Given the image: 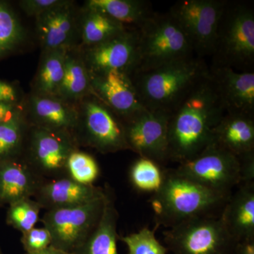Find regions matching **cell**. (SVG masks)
<instances>
[{
  "mask_svg": "<svg viewBox=\"0 0 254 254\" xmlns=\"http://www.w3.org/2000/svg\"><path fill=\"white\" fill-rule=\"evenodd\" d=\"M41 206L32 198H22L9 205L6 222L21 234L36 227L40 220Z\"/></svg>",
  "mask_w": 254,
  "mask_h": 254,
  "instance_id": "obj_30",
  "label": "cell"
},
{
  "mask_svg": "<svg viewBox=\"0 0 254 254\" xmlns=\"http://www.w3.org/2000/svg\"><path fill=\"white\" fill-rule=\"evenodd\" d=\"M232 254H254V240L238 242Z\"/></svg>",
  "mask_w": 254,
  "mask_h": 254,
  "instance_id": "obj_38",
  "label": "cell"
},
{
  "mask_svg": "<svg viewBox=\"0 0 254 254\" xmlns=\"http://www.w3.org/2000/svg\"><path fill=\"white\" fill-rule=\"evenodd\" d=\"M138 33L139 60L136 70L150 69L196 56L190 38L170 12H155Z\"/></svg>",
  "mask_w": 254,
  "mask_h": 254,
  "instance_id": "obj_5",
  "label": "cell"
},
{
  "mask_svg": "<svg viewBox=\"0 0 254 254\" xmlns=\"http://www.w3.org/2000/svg\"><path fill=\"white\" fill-rule=\"evenodd\" d=\"M24 102V101H23ZM23 103L0 102V125H4L24 117V104Z\"/></svg>",
  "mask_w": 254,
  "mask_h": 254,
  "instance_id": "obj_36",
  "label": "cell"
},
{
  "mask_svg": "<svg viewBox=\"0 0 254 254\" xmlns=\"http://www.w3.org/2000/svg\"><path fill=\"white\" fill-rule=\"evenodd\" d=\"M27 38V31L14 8L0 0V62L17 53Z\"/></svg>",
  "mask_w": 254,
  "mask_h": 254,
  "instance_id": "obj_27",
  "label": "cell"
},
{
  "mask_svg": "<svg viewBox=\"0 0 254 254\" xmlns=\"http://www.w3.org/2000/svg\"><path fill=\"white\" fill-rule=\"evenodd\" d=\"M164 172L160 164L139 157L130 168V182L138 191L154 193L163 185Z\"/></svg>",
  "mask_w": 254,
  "mask_h": 254,
  "instance_id": "obj_28",
  "label": "cell"
},
{
  "mask_svg": "<svg viewBox=\"0 0 254 254\" xmlns=\"http://www.w3.org/2000/svg\"><path fill=\"white\" fill-rule=\"evenodd\" d=\"M66 0H20L18 5L26 16L36 18L65 2Z\"/></svg>",
  "mask_w": 254,
  "mask_h": 254,
  "instance_id": "obj_34",
  "label": "cell"
},
{
  "mask_svg": "<svg viewBox=\"0 0 254 254\" xmlns=\"http://www.w3.org/2000/svg\"><path fill=\"white\" fill-rule=\"evenodd\" d=\"M126 28L105 13L84 3L81 7L79 48L96 46Z\"/></svg>",
  "mask_w": 254,
  "mask_h": 254,
  "instance_id": "obj_24",
  "label": "cell"
},
{
  "mask_svg": "<svg viewBox=\"0 0 254 254\" xmlns=\"http://www.w3.org/2000/svg\"><path fill=\"white\" fill-rule=\"evenodd\" d=\"M210 73L226 113L254 116V71L211 66Z\"/></svg>",
  "mask_w": 254,
  "mask_h": 254,
  "instance_id": "obj_17",
  "label": "cell"
},
{
  "mask_svg": "<svg viewBox=\"0 0 254 254\" xmlns=\"http://www.w3.org/2000/svg\"><path fill=\"white\" fill-rule=\"evenodd\" d=\"M79 148L71 133L28 125L21 159L42 180H55L67 177L68 157Z\"/></svg>",
  "mask_w": 254,
  "mask_h": 254,
  "instance_id": "obj_8",
  "label": "cell"
},
{
  "mask_svg": "<svg viewBox=\"0 0 254 254\" xmlns=\"http://www.w3.org/2000/svg\"><path fill=\"white\" fill-rule=\"evenodd\" d=\"M119 213L113 190L106 187L104 210L98 225L73 254H118Z\"/></svg>",
  "mask_w": 254,
  "mask_h": 254,
  "instance_id": "obj_22",
  "label": "cell"
},
{
  "mask_svg": "<svg viewBox=\"0 0 254 254\" xmlns=\"http://www.w3.org/2000/svg\"><path fill=\"white\" fill-rule=\"evenodd\" d=\"M105 195L69 208L47 210L41 219L52 237V247L74 254L98 225L104 210Z\"/></svg>",
  "mask_w": 254,
  "mask_h": 254,
  "instance_id": "obj_9",
  "label": "cell"
},
{
  "mask_svg": "<svg viewBox=\"0 0 254 254\" xmlns=\"http://www.w3.org/2000/svg\"><path fill=\"white\" fill-rule=\"evenodd\" d=\"M213 142L238 158L254 153V116L225 113L214 130Z\"/></svg>",
  "mask_w": 254,
  "mask_h": 254,
  "instance_id": "obj_20",
  "label": "cell"
},
{
  "mask_svg": "<svg viewBox=\"0 0 254 254\" xmlns=\"http://www.w3.org/2000/svg\"><path fill=\"white\" fill-rule=\"evenodd\" d=\"M226 113L210 72L170 113L169 160L194 158L213 141L215 127Z\"/></svg>",
  "mask_w": 254,
  "mask_h": 254,
  "instance_id": "obj_1",
  "label": "cell"
},
{
  "mask_svg": "<svg viewBox=\"0 0 254 254\" xmlns=\"http://www.w3.org/2000/svg\"><path fill=\"white\" fill-rule=\"evenodd\" d=\"M209 72L203 58L193 56L150 69L136 70L130 78L143 108L170 113Z\"/></svg>",
  "mask_w": 254,
  "mask_h": 254,
  "instance_id": "obj_3",
  "label": "cell"
},
{
  "mask_svg": "<svg viewBox=\"0 0 254 254\" xmlns=\"http://www.w3.org/2000/svg\"><path fill=\"white\" fill-rule=\"evenodd\" d=\"M173 254H232L237 242L219 215L196 217L163 232Z\"/></svg>",
  "mask_w": 254,
  "mask_h": 254,
  "instance_id": "obj_7",
  "label": "cell"
},
{
  "mask_svg": "<svg viewBox=\"0 0 254 254\" xmlns=\"http://www.w3.org/2000/svg\"><path fill=\"white\" fill-rule=\"evenodd\" d=\"M90 73L92 93L125 121L145 109L126 73L110 71Z\"/></svg>",
  "mask_w": 254,
  "mask_h": 254,
  "instance_id": "obj_15",
  "label": "cell"
},
{
  "mask_svg": "<svg viewBox=\"0 0 254 254\" xmlns=\"http://www.w3.org/2000/svg\"><path fill=\"white\" fill-rule=\"evenodd\" d=\"M170 113L142 110L123 121L128 150L160 165L169 160Z\"/></svg>",
  "mask_w": 254,
  "mask_h": 254,
  "instance_id": "obj_12",
  "label": "cell"
},
{
  "mask_svg": "<svg viewBox=\"0 0 254 254\" xmlns=\"http://www.w3.org/2000/svg\"><path fill=\"white\" fill-rule=\"evenodd\" d=\"M76 105L77 123L73 135L79 148H93L102 154L128 150L123 120L108 105L94 95Z\"/></svg>",
  "mask_w": 254,
  "mask_h": 254,
  "instance_id": "obj_6",
  "label": "cell"
},
{
  "mask_svg": "<svg viewBox=\"0 0 254 254\" xmlns=\"http://www.w3.org/2000/svg\"><path fill=\"white\" fill-rule=\"evenodd\" d=\"M81 7L74 1L64 4L35 18V32L42 50L79 48Z\"/></svg>",
  "mask_w": 254,
  "mask_h": 254,
  "instance_id": "obj_14",
  "label": "cell"
},
{
  "mask_svg": "<svg viewBox=\"0 0 254 254\" xmlns=\"http://www.w3.org/2000/svg\"><path fill=\"white\" fill-rule=\"evenodd\" d=\"M21 235V242L26 254L36 253L51 247V235L45 227H35Z\"/></svg>",
  "mask_w": 254,
  "mask_h": 254,
  "instance_id": "obj_33",
  "label": "cell"
},
{
  "mask_svg": "<svg viewBox=\"0 0 254 254\" xmlns=\"http://www.w3.org/2000/svg\"><path fill=\"white\" fill-rule=\"evenodd\" d=\"M220 218L237 243L254 240V182L239 185L224 205Z\"/></svg>",
  "mask_w": 254,
  "mask_h": 254,
  "instance_id": "obj_19",
  "label": "cell"
},
{
  "mask_svg": "<svg viewBox=\"0 0 254 254\" xmlns=\"http://www.w3.org/2000/svg\"><path fill=\"white\" fill-rule=\"evenodd\" d=\"M158 226L153 229L145 227L137 232L120 237L127 246L128 254H167L169 251L155 237Z\"/></svg>",
  "mask_w": 254,
  "mask_h": 254,
  "instance_id": "obj_32",
  "label": "cell"
},
{
  "mask_svg": "<svg viewBox=\"0 0 254 254\" xmlns=\"http://www.w3.org/2000/svg\"><path fill=\"white\" fill-rule=\"evenodd\" d=\"M212 66L254 71V11L251 5L227 1L220 18Z\"/></svg>",
  "mask_w": 254,
  "mask_h": 254,
  "instance_id": "obj_4",
  "label": "cell"
},
{
  "mask_svg": "<svg viewBox=\"0 0 254 254\" xmlns=\"http://www.w3.org/2000/svg\"><path fill=\"white\" fill-rule=\"evenodd\" d=\"M239 159L241 163V184L254 182V153Z\"/></svg>",
  "mask_w": 254,
  "mask_h": 254,
  "instance_id": "obj_37",
  "label": "cell"
},
{
  "mask_svg": "<svg viewBox=\"0 0 254 254\" xmlns=\"http://www.w3.org/2000/svg\"><path fill=\"white\" fill-rule=\"evenodd\" d=\"M226 0H181L169 12L181 25L191 42L195 54L212 56Z\"/></svg>",
  "mask_w": 254,
  "mask_h": 254,
  "instance_id": "obj_11",
  "label": "cell"
},
{
  "mask_svg": "<svg viewBox=\"0 0 254 254\" xmlns=\"http://www.w3.org/2000/svg\"><path fill=\"white\" fill-rule=\"evenodd\" d=\"M28 127L24 117L0 125V161L21 158Z\"/></svg>",
  "mask_w": 254,
  "mask_h": 254,
  "instance_id": "obj_29",
  "label": "cell"
},
{
  "mask_svg": "<svg viewBox=\"0 0 254 254\" xmlns=\"http://www.w3.org/2000/svg\"><path fill=\"white\" fill-rule=\"evenodd\" d=\"M23 104L24 118L29 126L73 134L77 123L76 105L57 96L32 93L26 95Z\"/></svg>",
  "mask_w": 254,
  "mask_h": 254,
  "instance_id": "obj_16",
  "label": "cell"
},
{
  "mask_svg": "<svg viewBox=\"0 0 254 254\" xmlns=\"http://www.w3.org/2000/svg\"><path fill=\"white\" fill-rule=\"evenodd\" d=\"M80 50L89 72L118 71L130 76L139 60L138 30L126 28L100 44Z\"/></svg>",
  "mask_w": 254,
  "mask_h": 254,
  "instance_id": "obj_13",
  "label": "cell"
},
{
  "mask_svg": "<svg viewBox=\"0 0 254 254\" xmlns=\"http://www.w3.org/2000/svg\"><path fill=\"white\" fill-rule=\"evenodd\" d=\"M175 170L202 186L227 194H231L242 180L240 159L213 141L194 158L179 163Z\"/></svg>",
  "mask_w": 254,
  "mask_h": 254,
  "instance_id": "obj_10",
  "label": "cell"
},
{
  "mask_svg": "<svg viewBox=\"0 0 254 254\" xmlns=\"http://www.w3.org/2000/svg\"><path fill=\"white\" fill-rule=\"evenodd\" d=\"M66 50H42L30 93L46 96L58 95L64 73Z\"/></svg>",
  "mask_w": 254,
  "mask_h": 254,
  "instance_id": "obj_25",
  "label": "cell"
},
{
  "mask_svg": "<svg viewBox=\"0 0 254 254\" xmlns=\"http://www.w3.org/2000/svg\"><path fill=\"white\" fill-rule=\"evenodd\" d=\"M231 194L202 186L175 169H165L163 185L149 201L156 226L168 229L196 217L219 215Z\"/></svg>",
  "mask_w": 254,
  "mask_h": 254,
  "instance_id": "obj_2",
  "label": "cell"
},
{
  "mask_svg": "<svg viewBox=\"0 0 254 254\" xmlns=\"http://www.w3.org/2000/svg\"><path fill=\"white\" fill-rule=\"evenodd\" d=\"M93 95L90 73L79 48L66 50L64 73L57 97L76 105Z\"/></svg>",
  "mask_w": 254,
  "mask_h": 254,
  "instance_id": "obj_23",
  "label": "cell"
},
{
  "mask_svg": "<svg viewBox=\"0 0 254 254\" xmlns=\"http://www.w3.org/2000/svg\"><path fill=\"white\" fill-rule=\"evenodd\" d=\"M26 95L16 82L0 79V102L23 103Z\"/></svg>",
  "mask_w": 254,
  "mask_h": 254,
  "instance_id": "obj_35",
  "label": "cell"
},
{
  "mask_svg": "<svg viewBox=\"0 0 254 254\" xmlns=\"http://www.w3.org/2000/svg\"><path fill=\"white\" fill-rule=\"evenodd\" d=\"M25 254H73L67 253V252H63V251L58 250L53 247H48L46 250L41 251V252H36V253Z\"/></svg>",
  "mask_w": 254,
  "mask_h": 254,
  "instance_id": "obj_39",
  "label": "cell"
},
{
  "mask_svg": "<svg viewBox=\"0 0 254 254\" xmlns=\"http://www.w3.org/2000/svg\"><path fill=\"white\" fill-rule=\"evenodd\" d=\"M0 254H4L2 252V250H1V247H0Z\"/></svg>",
  "mask_w": 254,
  "mask_h": 254,
  "instance_id": "obj_41",
  "label": "cell"
},
{
  "mask_svg": "<svg viewBox=\"0 0 254 254\" xmlns=\"http://www.w3.org/2000/svg\"><path fill=\"white\" fill-rule=\"evenodd\" d=\"M100 173L98 162L91 155L77 149L71 153L66 163L67 177L83 185H92Z\"/></svg>",
  "mask_w": 254,
  "mask_h": 254,
  "instance_id": "obj_31",
  "label": "cell"
},
{
  "mask_svg": "<svg viewBox=\"0 0 254 254\" xmlns=\"http://www.w3.org/2000/svg\"><path fill=\"white\" fill-rule=\"evenodd\" d=\"M105 195V188L78 183L68 177L42 182L33 199L47 210L86 204Z\"/></svg>",
  "mask_w": 254,
  "mask_h": 254,
  "instance_id": "obj_18",
  "label": "cell"
},
{
  "mask_svg": "<svg viewBox=\"0 0 254 254\" xmlns=\"http://www.w3.org/2000/svg\"><path fill=\"white\" fill-rule=\"evenodd\" d=\"M4 204H3L2 202H1V198H0V208H1V207L4 206Z\"/></svg>",
  "mask_w": 254,
  "mask_h": 254,
  "instance_id": "obj_40",
  "label": "cell"
},
{
  "mask_svg": "<svg viewBox=\"0 0 254 254\" xmlns=\"http://www.w3.org/2000/svg\"><path fill=\"white\" fill-rule=\"evenodd\" d=\"M85 3L128 29H139L155 13L149 1L144 0H88Z\"/></svg>",
  "mask_w": 254,
  "mask_h": 254,
  "instance_id": "obj_26",
  "label": "cell"
},
{
  "mask_svg": "<svg viewBox=\"0 0 254 254\" xmlns=\"http://www.w3.org/2000/svg\"><path fill=\"white\" fill-rule=\"evenodd\" d=\"M43 181L21 158L0 161V198L4 205L33 198Z\"/></svg>",
  "mask_w": 254,
  "mask_h": 254,
  "instance_id": "obj_21",
  "label": "cell"
}]
</instances>
